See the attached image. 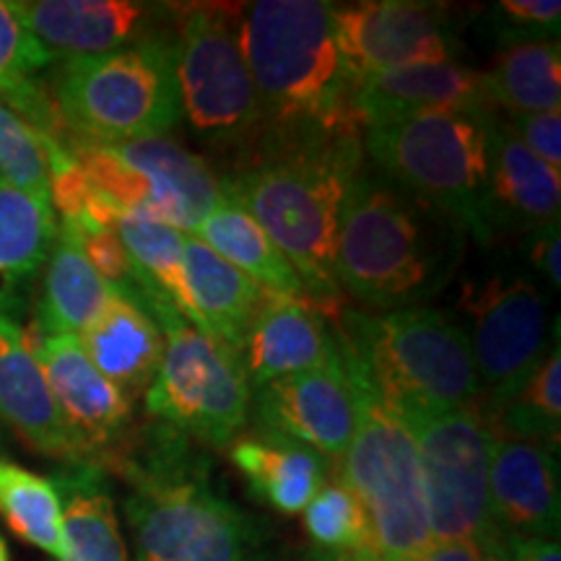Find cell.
Instances as JSON below:
<instances>
[{"instance_id":"cell-41","label":"cell","mask_w":561,"mask_h":561,"mask_svg":"<svg viewBox=\"0 0 561 561\" xmlns=\"http://www.w3.org/2000/svg\"><path fill=\"white\" fill-rule=\"evenodd\" d=\"M479 551L481 561H515L507 546V538L500 530H489L479 541Z\"/></svg>"},{"instance_id":"cell-20","label":"cell","mask_w":561,"mask_h":561,"mask_svg":"<svg viewBox=\"0 0 561 561\" xmlns=\"http://www.w3.org/2000/svg\"><path fill=\"white\" fill-rule=\"evenodd\" d=\"M339 354L335 335L307 299L265 297L240 351L250 390L314 369Z\"/></svg>"},{"instance_id":"cell-40","label":"cell","mask_w":561,"mask_h":561,"mask_svg":"<svg viewBox=\"0 0 561 561\" xmlns=\"http://www.w3.org/2000/svg\"><path fill=\"white\" fill-rule=\"evenodd\" d=\"M507 546L515 561H561L559 541L549 538H507Z\"/></svg>"},{"instance_id":"cell-36","label":"cell","mask_w":561,"mask_h":561,"mask_svg":"<svg viewBox=\"0 0 561 561\" xmlns=\"http://www.w3.org/2000/svg\"><path fill=\"white\" fill-rule=\"evenodd\" d=\"M502 42L510 39H553L559 42V0H502L494 11Z\"/></svg>"},{"instance_id":"cell-31","label":"cell","mask_w":561,"mask_h":561,"mask_svg":"<svg viewBox=\"0 0 561 561\" xmlns=\"http://www.w3.org/2000/svg\"><path fill=\"white\" fill-rule=\"evenodd\" d=\"M115 234L128 252L140 286V307L164 299L191 322L185 278V237L182 231L140 214H117Z\"/></svg>"},{"instance_id":"cell-6","label":"cell","mask_w":561,"mask_h":561,"mask_svg":"<svg viewBox=\"0 0 561 561\" xmlns=\"http://www.w3.org/2000/svg\"><path fill=\"white\" fill-rule=\"evenodd\" d=\"M491 115L403 117L364 130V149L375 170L460 224L476 242L496 237L489 210Z\"/></svg>"},{"instance_id":"cell-7","label":"cell","mask_w":561,"mask_h":561,"mask_svg":"<svg viewBox=\"0 0 561 561\" xmlns=\"http://www.w3.org/2000/svg\"><path fill=\"white\" fill-rule=\"evenodd\" d=\"M172 37L62 60L53 104L66 136L100 146L164 138L182 117Z\"/></svg>"},{"instance_id":"cell-13","label":"cell","mask_w":561,"mask_h":561,"mask_svg":"<svg viewBox=\"0 0 561 561\" xmlns=\"http://www.w3.org/2000/svg\"><path fill=\"white\" fill-rule=\"evenodd\" d=\"M333 24L351 89L385 70L458 60L460 55L447 9L424 0L333 3Z\"/></svg>"},{"instance_id":"cell-2","label":"cell","mask_w":561,"mask_h":561,"mask_svg":"<svg viewBox=\"0 0 561 561\" xmlns=\"http://www.w3.org/2000/svg\"><path fill=\"white\" fill-rule=\"evenodd\" d=\"M468 234L460 224L380 172H359L341 210L335 278L375 310L419 307L458 271Z\"/></svg>"},{"instance_id":"cell-12","label":"cell","mask_w":561,"mask_h":561,"mask_svg":"<svg viewBox=\"0 0 561 561\" xmlns=\"http://www.w3.org/2000/svg\"><path fill=\"white\" fill-rule=\"evenodd\" d=\"M416 437L421 473L434 541H476L491 525L489 466L494 432L481 411L460 409L411 426Z\"/></svg>"},{"instance_id":"cell-11","label":"cell","mask_w":561,"mask_h":561,"mask_svg":"<svg viewBox=\"0 0 561 561\" xmlns=\"http://www.w3.org/2000/svg\"><path fill=\"white\" fill-rule=\"evenodd\" d=\"M471 351L479 377L481 416L500 413L541 367L549 343V310L536 284L520 276H491L466 289Z\"/></svg>"},{"instance_id":"cell-24","label":"cell","mask_w":561,"mask_h":561,"mask_svg":"<svg viewBox=\"0 0 561 561\" xmlns=\"http://www.w3.org/2000/svg\"><path fill=\"white\" fill-rule=\"evenodd\" d=\"M229 458L255 496L280 515L305 512L322 483L328 481L325 458L299 442L257 432L229 445Z\"/></svg>"},{"instance_id":"cell-25","label":"cell","mask_w":561,"mask_h":561,"mask_svg":"<svg viewBox=\"0 0 561 561\" xmlns=\"http://www.w3.org/2000/svg\"><path fill=\"white\" fill-rule=\"evenodd\" d=\"M53 483L66 530V557L60 561H130L102 468L94 462H68L53 476Z\"/></svg>"},{"instance_id":"cell-42","label":"cell","mask_w":561,"mask_h":561,"mask_svg":"<svg viewBox=\"0 0 561 561\" xmlns=\"http://www.w3.org/2000/svg\"><path fill=\"white\" fill-rule=\"evenodd\" d=\"M305 561H380L369 551H314Z\"/></svg>"},{"instance_id":"cell-23","label":"cell","mask_w":561,"mask_h":561,"mask_svg":"<svg viewBox=\"0 0 561 561\" xmlns=\"http://www.w3.org/2000/svg\"><path fill=\"white\" fill-rule=\"evenodd\" d=\"M191 325L240 354L268 294L195 237H185Z\"/></svg>"},{"instance_id":"cell-14","label":"cell","mask_w":561,"mask_h":561,"mask_svg":"<svg viewBox=\"0 0 561 561\" xmlns=\"http://www.w3.org/2000/svg\"><path fill=\"white\" fill-rule=\"evenodd\" d=\"M55 60L94 58L138 42L172 37L178 5L136 0H11Z\"/></svg>"},{"instance_id":"cell-21","label":"cell","mask_w":561,"mask_h":561,"mask_svg":"<svg viewBox=\"0 0 561 561\" xmlns=\"http://www.w3.org/2000/svg\"><path fill=\"white\" fill-rule=\"evenodd\" d=\"M0 419L34 450L73 462V450L24 328L0 310Z\"/></svg>"},{"instance_id":"cell-1","label":"cell","mask_w":561,"mask_h":561,"mask_svg":"<svg viewBox=\"0 0 561 561\" xmlns=\"http://www.w3.org/2000/svg\"><path fill=\"white\" fill-rule=\"evenodd\" d=\"M364 133H305L261 138L240 170L221 178L224 198L261 224L314 299L339 297L335 237L356 174Z\"/></svg>"},{"instance_id":"cell-35","label":"cell","mask_w":561,"mask_h":561,"mask_svg":"<svg viewBox=\"0 0 561 561\" xmlns=\"http://www.w3.org/2000/svg\"><path fill=\"white\" fill-rule=\"evenodd\" d=\"M0 180L50 206V170L42 136L0 102ZM53 208V206H50Z\"/></svg>"},{"instance_id":"cell-17","label":"cell","mask_w":561,"mask_h":561,"mask_svg":"<svg viewBox=\"0 0 561 561\" xmlns=\"http://www.w3.org/2000/svg\"><path fill=\"white\" fill-rule=\"evenodd\" d=\"M430 112H491L481 70L462 66L460 60L419 62L369 76L351 89V115L362 130Z\"/></svg>"},{"instance_id":"cell-15","label":"cell","mask_w":561,"mask_h":561,"mask_svg":"<svg viewBox=\"0 0 561 561\" xmlns=\"http://www.w3.org/2000/svg\"><path fill=\"white\" fill-rule=\"evenodd\" d=\"M42 375L50 388L73 462H94L115 450L128 430L130 401L91 364L79 335H37L34 341Z\"/></svg>"},{"instance_id":"cell-3","label":"cell","mask_w":561,"mask_h":561,"mask_svg":"<svg viewBox=\"0 0 561 561\" xmlns=\"http://www.w3.org/2000/svg\"><path fill=\"white\" fill-rule=\"evenodd\" d=\"M240 45L261 104L257 140L362 130L351 115V81L335 39L333 3L242 5Z\"/></svg>"},{"instance_id":"cell-32","label":"cell","mask_w":561,"mask_h":561,"mask_svg":"<svg viewBox=\"0 0 561 561\" xmlns=\"http://www.w3.org/2000/svg\"><path fill=\"white\" fill-rule=\"evenodd\" d=\"M0 517L21 541L37 546L55 561L66 557L62 507L53 479L0 458Z\"/></svg>"},{"instance_id":"cell-33","label":"cell","mask_w":561,"mask_h":561,"mask_svg":"<svg viewBox=\"0 0 561 561\" xmlns=\"http://www.w3.org/2000/svg\"><path fill=\"white\" fill-rule=\"evenodd\" d=\"M486 424L494 437L523 439L546 445L559 453L561 434V348L559 339L541 367L530 375L512 401L500 413H494Z\"/></svg>"},{"instance_id":"cell-9","label":"cell","mask_w":561,"mask_h":561,"mask_svg":"<svg viewBox=\"0 0 561 561\" xmlns=\"http://www.w3.org/2000/svg\"><path fill=\"white\" fill-rule=\"evenodd\" d=\"M164 333V356L144 392L146 411L180 437L229 447L248 424L250 382L237 351L201 333L170 301L144 307Z\"/></svg>"},{"instance_id":"cell-10","label":"cell","mask_w":561,"mask_h":561,"mask_svg":"<svg viewBox=\"0 0 561 561\" xmlns=\"http://www.w3.org/2000/svg\"><path fill=\"white\" fill-rule=\"evenodd\" d=\"M242 5H178L174 70L180 107L203 138L248 153L261 136V104L240 45Z\"/></svg>"},{"instance_id":"cell-4","label":"cell","mask_w":561,"mask_h":561,"mask_svg":"<svg viewBox=\"0 0 561 561\" xmlns=\"http://www.w3.org/2000/svg\"><path fill=\"white\" fill-rule=\"evenodd\" d=\"M333 325L348 380L409 426L479 401L471 339L445 312H346Z\"/></svg>"},{"instance_id":"cell-8","label":"cell","mask_w":561,"mask_h":561,"mask_svg":"<svg viewBox=\"0 0 561 561\" xmlns=\"http://www.w3.org/2000/svg\"><path fill=\"white\" fill-rule=\"evenodd\" d=\"M351 392L356 426L339 460V479L367 517L371 557L405 561L434 541L416 437L359 385L351 382Z\"/></svg>"},{"instance_id":"cell-30","label":"cell","mask_w":561,"mask_h":561,"mask_svg":"<svg viewBox=\"0 0 561 561\" xmlns=\"http://www.w3.org/2000/svg\"><path fill=\"white\" fill-rule=\"evenodd\" d=\"M58 224L55 210L0 180V310L19 305L30 280L47 263Z\"/></svg>"},{"instance_id":"cell-28","label":"cell","mask_w":561,"mask_h":561,"mask_svg":"<svg viewBox=\"0 0 561 561\" xmlns=\"http://www.w3.org/2000/svg\"><path fill=\"white\" fill-rule=\"evenodd\" d=\"M55 58L26 30L11 0H0V102L30 123L42 138L66 146L68 136L58 110L37 81L39 70L50 68Z\"/></svg>"},{"instance_id":"cell-18","label":"cell","mask_w":561,"mask_h":561,"mask_svg":"<svg viewBox=\"0 0 561 561\" xmlns=\"http://www.w3.org/2000/svg\"><path fill=\"white\" fill-rule=\"evenodd\" d=\"M491 525L507 538L559 541L561 494L557 450L494 437L489 466Z\"/></svg>"},{"instance_id":"cell-34","label":"cell","mask_w":561,"mask_h":561,"mask_svg":"<svg viewBox=\"0 0 561 561\" xmlns=\"http://www.w3.org/2000/svg\"><path fill=\"white\" fill-rule=\"evenodd\" d=\"M305 528L320 551H369L367 517L339 473L305 507Z\"/></svg>"},{"instance_id":"cell-39","label":"cell","mask_w":561,"mask_h":561,"mask_svg":"<svg viewBox=\"0 0 561 561\" xmlns=\"http://www.w3.org/2000/svg\"><path fill=\"white\" fill-rule=\"evenodd\" d=\"M405 561H481V551L476 541H432Z\"/></svg>"},{"instance_id":"cell-26","label":"cell","mask_w":561,"mask_h":561,"mask_svg":"<svg viewBox=\"0 0 561 561\" xmlns=\"http://www.w3.org/2000/svg\"><path fill=\"white\" fill-rule=\"evenodd\" d=\"M112 294L115 291L83 255L76 229L60 221L58 237L47 255L37 331L42 335H81L83 328L104 310Z\"/></svg>"},{"instance_id":"cell-5","label":"cell","mask_w":561,"mask_h":561,"mask_svg":"<svg viewBox=\"0 0 561 561\" xmlns=\"http://www.w3.org/2000/svg\"><path fill=\"white\" fill-rule=\"evenodd\" d=\"M128 473L136 561H278L265 525L216 491L206 462L182 445L170 439Z\"/></svg>"},{"instance_id":"cell-43","label":"cell","mask_w":561,"mask_h":561,"mask_svg":"<svg viewBox=\"0 0 561 561\" xmlns=\"http://www.w3.org/2000/svg\"><path fill=\"white\" fill-rule=\"evenodd\" d=\"M0 561H11L9 543H5V538H3V536H0Z\"/></svg>"},{"instance_id":"cell-37","label":"cell","mask_w":561,"mask_h":561,"mask_svg":"<svg viewBox=\"0 0 561 561\" xmlns=\"http://www.w3.org/2000/svg\"><path fill=\"white\" fill-rule=\"evenodd\" d=\"M512 130L551 170H561V110L512 117Z\"/></svg>"},{"instance_id":"cell-22","label":"cell","mask_w":561,"mask_h":561,"mask_svg":"<svg viewBox=\"0 0 561 561\" xmlns=\"http://www.w3.org/2000/svg\"><path fill=\"white\" fill-rule=\"evenodd\" d=\"M81 348L96 369L133 398L149 390L164 356V333L138 301L112 294L104 310L83 328Z\"/></svg>"},{"instance_id":"cell-19","label":"cell","mask_w":561,"mask_h":561,"mask_svg":"<svg viewBox=\"0 0 561 561\" xmlns=\"http://www.w3.org/2000/svg\"><path fill=\"white\" fill-rule=\"evenodd\" d=\"M561 172L551 170L517 138L510 123L491 115L489 210L494 231L541 229L559 221Z\"/></svg>"},{"instance_id":"cell-27","label":"cell","mask_w":561,"mask_h":561,"mask_svg":"<svg viewBox=\"0 0 561 561\" xmlns=\"http://www.w3.org/2000/svg\"><path fill=\"white\" fill-rule=\"evenodd\" d=\"M191 237L242 271L263 294L276 299H305L307 289L265 231L248 210L224 201L198 224Z\"/></svg>"},{"instance_id":"cell-29","label":"cell","mask_w":561,"mask_h":561,"mask_svg":"<svg viewBox=\"0 0 561 561\" xmlns=\"http://www.w3.org/2000/svg\"><path fill=\"white\" fill-rule=\"evenodd\" d=\"M491 110L512 117L561 110V55L553 39H510L483 73Z\"/></svg>"},{"instance_id":"cell-38","label":"cell","mask_w":561,"mask_h":561,"mask_svg":"<svg viewBox=\"0 0 561 561\" xmlns=\"http://www.w3.org/2000/svg\"><path fill=\"white\" fill-rule=\"evenodd\" d=\"M530 263L543 273L546 280L559 289L561 286V234L559 221L546 224L541 229L530 231V248H528Z\"/></svg>"},{"instance_id":"cell-16","label":"cell","mask_w":561,"mask_h":561,"mask_svg":"<svg viewBox=\"0 0 561 561\" xmlns=\"http://www.w3.org/2000/svg\"><path fill=\"white\" fill-rule=\"evenodd\" d=\"M261 432L278 434L339 462L356 426V403L341 356L280 377L250 396Z\"/></svg>"}]
</instances>
